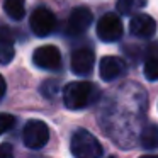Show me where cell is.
I'll return each instance as SVG.
<instances>
[{
    "mask_svg": "<svg viewBox=\"0 0 158 158\" xmlns=\"http://www.w3.org/2000/svg\"><path fill=\"white\" fill-rule=\"evenodd\" d=\"M0 158H14V148L9 143L0 144Z\"/></svg>",
    "mask_w": 158,
    "mask_h": 158,
    "instance_id": "cell-17",
    "label": "cell"
},
{
    "mask_svg": "<svg viewBox=\"0 0 158 158\" xmlns=\"http://www.w3.org/2000/svg\"><path fill=\"white\" fill-rule=\"evenodd\" d=\"M129 31L136 38H150L156 31V22L148 14H136L134 17H131Z\"/></svg>",
    "mask_w": 158,
    "mask_h": 158,
    "instance_id": "cell-9",
    "label": "cell"
},
{
    "mask_svg": "<svg viewBox=\"0 0 158 158\" xmlns=\"http://www.w3.org/2000/svg\"><path fill=\"white\" fill-rule=\"evenodd\" d=\"M146 5V0H117L116 7L117 12L123 15H131L134 12H138L139 9H143Z\"/></svg>",
    "mask_w": 158,
    "mask_h": 158,
    "instance_id": "cell-14",
    "label": "cell"
},
{
    "mask_svg": "<svg viewBox=\"0 0 158 158\" xmlns=\"http://www.w3.org/2000/svg\"><path fill=\"white\" fill-rule=\"evenodd\" d=\"M97 36L99 39L106 43H114L123 36V22L121 17H117V14H109L102 15L100 21L97 22Z\"/></svg>",
    "mask_w": 158,
    "mask_h": 158,
    "instance_id": "cell-5",
    "label": "cell"
},
{
    "mask_svg": "<svg viewBox=\"0 0 158 158\" xmlns=\"http://www.w3.org/2000/svg\"><path fill=\"white\" fill-rule=\"evenodd\" d=\"M15 38L10 27L0 26V65H7L15 55Z\"/></svg>",
    "mask_w": 158,
    "mask_h": 158,
    "instance_id": "cell-11",
    "label": "cell"
},
{
    "mask_svg": "<svg viewBox=\"0 0 158 158\" xmlns=\"http://www.w3.org/2000/svg\"><path fill=\"white\" fill-rule=\"evenodd\" d=\"M5 89H7V87H5V80H4V77L0 75V99L5 95Z\"/></svg>",
    "mask_w": 158,
    "mask_h": 158,
    "instance_id": "cell-18",
    "label": "cell"
},
{
    "mask_svg": "<svg viewBox=\"0 0 158 158\" xmlns=\"http://www.w3.org/2000/svg\"><path fill=\"white\" fill-rule=\"evenodd\" d=\"M109 158H114V156H109Z\"/></svg>",
    "mask_w": 158,
    "mask_h": 158,
    "instance_id": "cell-20",
    "label": "cell"
},
{
    "mask_svg": "<svg viewBox=\"0 0 158 158\" xmlns=\"http://www.w3.org/2000/svg\"><path fill=\"white\" fill-rule=\"evenodd\" d=\"M141 146L146 150H156L158 148V126L148 124L141 131Z\"/></svg>",
    "mask_w": 158,
    "mask_h": 158,
    "instance_id": "cell-12",
    "label": "cell"
},
{
    "mask_svg": "<svg viewBox=\"0 0 158 158\" xmlns=\"http://www.w3.org/2000/svg\"><path fill=\"white\" fill-rule=\"evenodd\" d=\"M32 61H34L36 66H39L43 70H58L61 66V53L56 46L46 44L34 51Z\"/></svg>",
    "mask_w": 158,
    "mask_h": 158,
    "instance_id": "cell-6",
    "label": "cell"
},
{
    "mask_svg": "<svg viewBox=\"0 0 158 158\" xmlns=\"http://www.w3.org/2000/svg\"><path fill=\"white\" fill-rule=\"evenodd\" d=\"M31 31L39 38H46L56 29V17L49 9L38 7L31 15Z\"/></svg>",
    "mask_w": 158,
    "mask_h": 158,
    "instance_id": "cell-4",
    "label": "cell"
},
{
    "mask_svg": "<svg viewBox=\"0 0 158 158\" xmlns=\"http://www.w3.org/2000/svg\"><path fill=\"white\" fill-rule=\"evenodd\" d=\"M99 72L102 80L112 82V80L119 78L126 73V63L123 58H117V56H104L102 61H100Z\"/></svg>",
    "mask_w": 158,
    "mask_h": 158,
    "instance_id": "cell-8",
    "label": "cell"
},
{
    "mask_svg": "<svg viewBox=\"0 0 158 158\" xmlns=\"http://www.w3.org/2000/svg\"><path fill=\"white\" fill-rule=\"evenodd\" d=\"M144 77L151 82L158 80V55L148 56L146 63H144Z\"/></svg>",
    "mask_w": 158,
    "mask_h": 158,
    "instance_id": "cell-15",
    "label": "cell"
},
{
    "mask_svg": "<svg viewBox=\"0 0 158 158\" xmlns=\"http://www.w3.org/2000/svg\"><path fill=\"white\" fill-rule=\"evenodd\" d=\"M139 158H158V155H143V156Z\"/></svg>",
    "mask_w": 158,
    "mask_h": 158,
    "instance_id": "cell-19",
    "label": "cell"
},
{
    "mask_svg": "<svg viewBox=\"0 0 158 158\" xmlns=\"http://www.w3.org/2000/svg\"><path fill=\"white\" fill-rule=\"evenodd\" d=\"M99 89L95 83L90 82H70L63 90V100L68 109L78 110L85 109L99 97Z\"/></svg>",
    "mask_w": 158,
    "mask_h": 158,
    "instance_id": "cell-1",
    "label": "cell"
},
{
    "mask_svg": "<svg viewBox=\"0 0 158 158\" xmlns=\"http://www.w3.org/2000/svg\"><path fill=\"white\" fill-rule=\"evenodd\" d=\"M70 148L75 158H100L104 153L99 139L85 129H78L73 133Z\"/></svg>",
    "mask_w": 158,
    "mask_h": 158,
    "instance_id": "cell-2",
    "label": "cell"
},
{
    "mask_svg": "<svg viewBox=\"0 0 158 158\" xmlns=\"http://www.w3.org/2000/svg\"><path fill=\"white\" fill-rule=\"evenodd\" d=\"M22 139L24 144L31 150H39L43 148L49 139V129L46 123L39 119H31L26 123L24 131H22Z\"/></svg>",
    "mask_w": 158,
    "mask_h": 158,
    "instance_id": "cell-3",
    "label": "cell"
},
{
    "mask_svg": "<svg viewBox=\"0 0 158 158\" xmlns=\"http://www.w3.org/2000/svg\"><path fill=\"white\" fill-rule=\"evenodd\" d=\"M15 126V117L10 114H0V136Z\"/></svg>",
    "mask_w": 158,
    "mask_h": 158,
    "instance_id": "cell-16",
    "label": "cell"
},
{
    "mask_svg": "<svg viewBox=\"0 0 158 158\" xmlns=\"http://www.w3.org/2000/svg\"><path fill=\"white\" fill-rule=\"evenodd\" d=\"M90 24H92V12L87 7H77L72 10L66 21L65 31L68 36H80L89 29Z\"/></svg>",
    "mask_w": 158,
    "mask_h": 158,
    "instance_id": "cell-7",
    "label": "cell"
},
{
    "mask_svg": "<svg viewBox=\"0 0 158 158\" xmlns=\"http://www.w3.org/2000/svg\"><path fill=\"white\" fill-rule=\"evenodd\" d=\"M4 10L14 21H21L26 14L24 0H4Z\"/></svg>",
    "mask_w": 158,
    "mask_h": 158,
    "instance_id": "cell-13",
    "label": "cell"
},
{
    "mask_svg": "<svg viewBox=\"0 0 158 158\" xmlns=\"http://www.w3.org/2000/svg\"><path fill=\"white\" fill-rule=\"evenodd\" d=\"M94 63H95V58L90 49H77L72 55V72L77 75H89L94 68Z\"/></svg>",
    "mask_w": 158,
    "mask_h": 158,
    "instance_id": "cell-10",
    "label": "cell"
}]
</instances>
